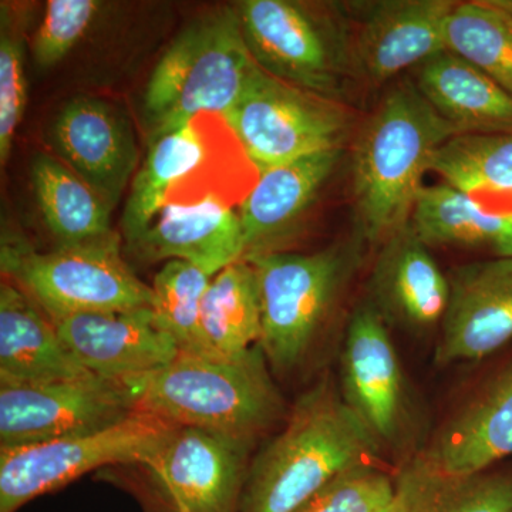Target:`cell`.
<instances>
[{
  "label": "cell",
  "mask_w": 512,
  "mask_h": 512,
  "mask_svg": "<svg viewBox=\"0 0 512 512\" xmlns=\"http://www.w3.org/2000/svg\"><path fill=\"white\" fill-rule=\"evenodd\" d=\"M380 450L329 377L302 394L249 464L238 512H296Z\"/></svg>",
  "instance_id": "cell-1"
},
{
  "label": "cell",
  "mask_w": 512,
  "mask_h": 512,
  "mask_svg": "<svg viewBox=\"0 0 512 512\" xmlns=\"http://www.w3.org/2000/svg\"><path fill=\"white\" fill-rule=\"evenodd\" d=\"M457 134L412 80L384 96L353 150L352 197L360 238L380 247L409 225L424 174L440 147Z\"/></svg>",
  "instance_id": "cell-2"
},
{
  "label": "cell",
  "mask_w": 512,
  "mask_h": 512,
  "mask_svg": "<svg viewBox=\"0 0 512 512\" xmlns=\"http://www.w3.org/2000/svg\"><path fill=\"white\" fill-rule=\"evenodd\" d=\"M137 409L178 427L255 441L286 416L264 350L232 357L180 353L173 362L130 383Z\"/></svg>",
  "instance_id": "cell-3"
},
{
  "label": "cell",
  "mask_w": 512,
  "mask_h": 512,
  "mask_svg": "<svg viewBox=\"0 0 512 512\" xmlns=\"http://www.w3.org/2000/svg\"><path fill=\"white\" fill-rule=\"evenodd\" d=\"M256 69L237 9L195 20L168 46L148 79L141 111L151 140L200 114L227 116Z\"/></svg>",
  "instance_id": "cell-4"
},
{
  "label": "cell",
  "mask_w": 512,
  "mask_h": 512,
  "mask_svg": "<svg viewBox=\"0 0 512 512\" xmlns=\"http://www.w3.org/2000/svg\"><path fill=\"white\" fill-rule=\"evenodd\" d=\"M328 9L292 0H245L237 13L249 52L265 73L339 103L357 73L345 12L342 6L339 15L338 6Z\"/></svg>",
  "instance_id": "cell-5"
},
{
  "label": "cell",
  "mask_w": 512,
  "mask_h": 512,
  "mask_svg": "<svg viewBox=\"0 0 512 512\" xmlns=\"http://www.w3.org/2000/svg\"><path fill=\"white\" fill-rule=\"evenodd\" d=\"M357 247L333 245L313 254L271 252L248 259L261 296L259 346L276 372L302 365L355 271Z\"/></svg>",
  "instance_id": "cell-6"
},
{
  "label": "cell",
  "mask_w": 512,
  "mask_h": 512,
  "mask_svg": "<svg viewBox=\"0 0 512 512\" xmlns=\"http://www.w3.org/2000/svg\"><path fill=\"white\" fill-rule=\"evenodd\" d=\"M2 272L52 322L82 313L126 312L153 305V288L121 258L116 234L50 252L3 244Z\"/></svg>",
  "instance_id": "cell-7"
},
{
  "label": "cell",
  "mask_w": 512,
  "mask_h": 512,
  "mask_svg": "<svg viewBox=\"0 0 512 512\" xmlns=\"http://www.w3.org/2000/svg\"><path fill=\"white\" fill-rule=\"evenodd\" d=\"M174 424L137 409L107 429L49 443L0 450V512H16L40 495L114 464L148 466Z\"/></svg>",
  "instance_id": "cell-8"
},
{
  "label": "cell",
  "mask_w": 512,
  "mask_h": 512,
  "mask_svg": "<svg viewBox=\"0 0 512 512\" xmlns=\"http://www.w3.org/2000/svg\"><path fill=\"white\" fill-rule=\"evenodd\" d=\"M224 121L261 173L342 147L350 123L338 101L281 82L259 66Z\"/></svg>",
  "instance_id": "cell-9"
},
{
  "label": "cell",
  "mask_w": 512,
  "mask_h": 512,
  "mask_svg": "<svg viewBox=\"0 0 512 512\" xmlns=\"http://www.w3.org/2000/svg\"><path fill=\"white\" fill-rule=\"evenodd\" d=\"M136 410L137 397L130 383L99 376L0 386V450L107 429Z\"/></svg>",
  "instance_id": "cell-10"
},
{
  "label": "cell",
  "mask_w": 512,
  "mask_h": 512,
  "mask_svg": "<svg viewBox=\"0 0 512 512\" xmlns=\"http://www.w3.org/2000/svg\"><path fill=\"white\" fill-rule=\"evenodd\" d=\"M254 444L177 426L146 468L171 512H238Z\"/></svg>",
  "instance_id": "cell-11"
},
{
  "label": "cell",
  "mask_w": 512,
  "mask_h": 512,
  "mask_svg": "<svg viewBox=\"0 0 512 512\" xmlns=\"http://www.w3.org/2000/svg\"><path fill=\"white\" fill-rule=\"evenodd\" d=\"M453 0H379L342 6L357 76L383 84L446 50Z\"/></svg>",
  "instance_id": "cell-12"
},
{
  "label": "cell",
  "mask_w": 512,
  "mask_h": 512,
  "mask_svg": "<svg viewBox=\"0 0 512 512\" xmlns=\"http://www.w3.org/2000/svg\"><path fill=\"white\" fill-rule=\"evenodd\" d=\"M340 396L382 447L393 446L406 423V387L387 323L370 302L357 306L340 355Z\"/></svg>",
  "instance_id": "cell-13"
},
{
  "label": "cell",
  "mask_w": 512,
  "mask_h": 512,
  "mask_svg": "<svg viewBox=\"0 0 512 512\" xmlns=\"http://www.w3.org/2000/svg\"><path fill=\"white\" fill-rule=\"evenodd\" d=\"M448 276V302L434 360L446 366L477 362L512 340V256L457 266Z\"/></svg>",
  "instance_id": "cell-14"
},
{
  "label": "cell",
  "mask_w": 512,
  "mask_h": 512,
  "mask_svg": "<svg viewBox=\"0 0 512 512\" xmlns=\"http://www.w3.org/2000/svg\"><path fill=\"white\" fill-rule=\"evenodd\" d=\"M52 146L64 164L116 207L138 163L130 121L97 97L67 101L50 128Z\"/></svg>",
  "instance_id": "cell-15"
},
{
  "label": "cell",
  "mask_w": 512,
  "mask_h": 512,
  "mask_svg": "<svg viewBox=\"0 0 512 512\" xmlns=\"http://www.w3.org/2000/svg\"><path fill=\"white\" fill-rule=\"evenodd\" d=\"M60 338L93 375L133 383L180 355L151 308L82 313L53 320Z\"/></svg>",
  "instance_id": "cell-16"
},
{
  "label": "cell",
  "mask_w": 512,
  "mask_h": 512,
  "mask_svg": "<svg viewBox=\"0 0 512 512\" xmlns=\"http://www.w3.org/2000/svg\"><path fill=\"white\" fill-rule=\"evenodd\" d=\"M448 292V276L410 225L380 245L369 279V302L387 325L414 332L440 326Z\"/></svg>",
  "instance_id": "cell-17"
},
{
  "label": "cell",
  "mask_w": 512,
  "mask_h": 512,
  "mask_svg": "<svg viewBox=\"0 0 512 512\" xmlns=\"http://www.w3.org/2000/svg\"><path fill=\"white\" fill-rule=\"evenodd\" d=\"M147 261H184L215 276L245 258L239 212L211 195L197 204L167 205L130 245Z\"/></svg>",
  "instance_id": "cell-18"
},
{
  "label": "cell",
  "mask_w": 512,
  "mask_h": 512,
  "mask_svg": "<svg viewBox=\"0 0 512 512\" xmlns=\"http://www.w3.org/2000/svg\"><path fill=\"white\" fill-rule=\"evenodd\" d=\"M342 157V147L332 148L262 171L238 211L245 261L279 252V242L311 208Z\"/></svg>",
  "instance_id": "cell-19"
},
{
  "label": "cell",
  "mask_w": 512,
  "mask_h": 512,
  "mask_svg": "<svg viewBox=\"0 0 512 512\" xmlns=\"http://www.w3.org/2000/svg\"><path fill=\"white\" fill-rule=\"evenodd\" d=\"M60 338L55 323L12 282L0 285V386L94 377Z\"/></svg>",
  "instance_id": "cell-20"
},
{
  "label": "cell",
  "mask_w": 512,
  "mask_h": 512,
  "mask_svg": "<svg viewBox=\"0 0 512 512\" xmlns=\"http://www.w3.org/2000/svg\"><path fill=\"white\" fill-rule=\"evenodd\" d=\"M420 457L453 474L480 473L512 457V362L444 424Z\"/></svg>",
  "instance_id": "cell-21"
},
{
  "label": "cell",
  "mask_w": 512,
  "mask_h": 512,
  "mask_svg": "<svg viewBox=\"0 0 512 512\" xmlns=\"http://www.w3.org/2000/svg\"><path fill=\"white\" fill-rule=\"evenodd\" d=\"M412 73L414 87L458 133L511 130L510 94L461 57L443 50Z\"/></svg>",
  "instance_id": "cell-22"
},
{
  "label": "cell",
  "mask_w": 512,
  "mask_h": 512,
  "mask_svg": "<svg viewBox=\"0 0 512 512\" xmlns=\"http://www.w3.org/2000/svg\"><path fill=\"white\" fill-rule=\"evenodd\" d=\"M207 137L195 120L187 126L154 138L150 150L134 175L130 197L123 215V229L128 245H133L160 211L174 202L177 188L200 173L207 163Z\"/></svg>",
  "instance_id": "cell-23"
},
{
  "label": "cell",
  "mask_w": 512,
  "mask_h": 512,
  "mask_svg": "<svg viewBox=\"0 0 512 512\" xmlns=\"http://www.w3.org/2000/svg\"><path fill=\"white\" fill-rule=\"evenodd\" d=\"M427 247H451L512 256V220L491 214L476 197L446 183L423 187L409 221Z\"/></svg>",
  "instance_id": "cell-24"
},
{
  "label": "cell",
  "mask_w": 512,
  "mask_h": 512,
  "mask_svg": "<svg viewBox=\"0 0 512 512\" xmlns=\"http://www.w3.org/2000/svg\"><path fill=\"white\" fill-rule=\"evenodd\" d=\"M392 512H512V473L453 474L420 456L394 478Z\"/></svg>",
  "instance_id": "cell-25"
},
{
  "label": "cell",
  "mask_w": 512,
  "mask_h": 512,
  "mask_svg": "<svg viewBox=\"0 0 512 512\" xmlns=\"http://www.w3.org/2000/svg\"><path fill=\"white\" fill-rule=\"evenodd\" d=\"M30 175L43 220L59 247L114 234L110 227L113 208L66 164L39 154L33 160Z\"/></svg>",
  "instance_id": "cell-26"
},
{
  "label": "cell",
  "mask_w": 512,
  "mask_h": 512,
  "mask_svg": "<svg viewBox=\"0 0 512 512\" xmlns=\"http://www.w3.org/2000/svg\"><path fill=\"white\" fill-rule=\"evenodd\" d=\"M201 332L211 356H238L259 345L261 296L251 262L242 259L212 278L202 299Z\"/></svg>",
  "instance_id": "cell-27"
},
{
  "label": "cell",
  "mask_w": 512,
  "mask_h": 512,
  "mask_svg": "<svg viewBox=\"0 0 512 512\" xmlns=\"http://www.w3.org/2000/svg\"><path fill=\"white\" fill-rule=\"evenodd\" d=\"M446 50L505 90L512 80V3L456 2L446 23Z\"/></svg>",
  "instance_id": "cell-28"
},
{
  "label": "cell",
  "mask_w": 512,
  "mask_h": 512,
  "mask_svg": "<svg viewBox=\"0 0 512 512\" xmlns=\"http://www.w3.org/2000/svg\"><path fill=\"white\" fill-rule=\"evenodd\" d=\"M431 171L473 197L483 191H512V128L451 137L434 156Z\"/></svg>",
  "instance_id": "cell-29"
},
{
  "label": "cell",
  "mask_w": 512,
  "mask_h": 512,
  "mask_svg": "<svg viewBox=\"0 0 512 512\" xmlns=\"http://www.w3.org/2000/svg\"><path fill=\"white\" fill-rule=\"evenodd\" d=\"M212 278L188 262L167 261L151 286L154 320L184 355L211 356L202 338L201 306Z\"/></svg>",
  "instance_id": "cell-30"
},
{
  "label": "cell",
  "mask_w": 512,
  "mask_h": 512,
  "mask_svg": "<svg viewBox=\"0 0 512 512\" xmlns=\"http://www.w3.org/2000/svg\"><path fill=\"white\" fill-rule=\"evenodd\" d=\"M0 163L6 164L28 104L25 42L9 6L0 9Z\"/></svg>",
  "instance_id": "cell-31"
},
{
  "label": "cell",
  "mask_w": 512,
  "mask_h": 512,
  "mask_svg": "<svg viewBox=\"0 0 512 512\" xmlns=\"http://www.w3.org/2000/svg\"><path fill=\"white\" fill-rule=\"evenodd\" d=\"M392 478L373 464L346 471L296 512H380L392 504Z\"/></svg>",
  "instance_id": "cell-32"
},
{
  "label": "cell",
  "mask_w": 512,
  "mask_h": 512,
  "mask_svg": "<svg viewBox=\"0 0 512 512\" xmlns=\"http://www.w3.org/2000/svg\"><path fill=\"white\" fill-rule=\"evenodd\" d=\"M100 10L94 0H50L33 37L32 50L40 69H50L69 55L92 26Z\"/></svg>",
  "instance_id": "cell-33"
},
{
  "label": "cell",
  "mask_w": 512,
  "mask_h": 512,
  "mask_svg": "<svg viewBox=\"0 0 512 512\" xmlns=\"http://www.w3.org/2000/svg\"><path fill=\"white\" fill-rule=\"evenodd\" d=\"M380 512H392V504H390L389 507L384 508V510Z\"/></svg>",
  "instance_id": "cell-34"
},
{
  "label": "cell",
  "mask_w": 512,
  "mask_h": 512,
  "mask_svg": "<svg viewBox=\"0 0 512 512\" xmlns=\"http://www.w3.org/2000/svg\"><path fill=\"white\" fill-rule=\"evenodd\" d=\"M508 215H510V217H511V220H512V214H508Z\"/></svg>",
  "instance_id": "cell-35"
}]
</instances>
